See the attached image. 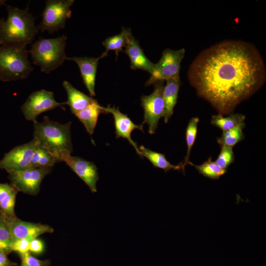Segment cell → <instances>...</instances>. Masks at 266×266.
<instances>
[{"label": "cell", "mask_w": 266, "mask_h": 266, "mask_svg": "<svg viewBox=\"0 0 266 266\" xmlns=\"http://www.w3.org/2000/svg\"><path fill=\"white\" fill-rule=\"evenodd\" d=\"M65 104V102L55 100L52 92L42 89L32 93L21 106V110L27 120L34 123L40 114Z\"/></svg>", "instance_id": "cell-9"}, {"label": "cell", "mask_w": 266, "mask_h": 266, "mask_svg": "<svg viewBox=\"0 0 266 266\" xmlns=\"http://www.w3.org/2000/svg\"><path fill=\"white\" fill-rule=\"evenodd\" d=\"M4 21V18H1L0 19V26H1V24L3 23V22Z\"/></svg>", "instance_id": "cell-36"}, {"label": "cell", "mask_w": 266, "mask_h": 266, "mask_svg": "<svg viewBox=\"0 0 266 266\" xmlns=\"http://www.w3.org/2000/svg\"><path fill=\"white\" fill-rule=\"evenodd\" d=\"M188 164L194 166L198 172L211 179H218L224 175L226 170L222 169L215 162H213L211 157H209L206 161L200 165H196L189 161Z\"/></svg>", "instance_id": "cell-25"}, {"label": "cell", "mask_w": 266, "mask_h": 266, "mask_svg": "<svg viewBox=\"0 0 266 266\" xmlns=\"http://www.w3.org/2000/svg\"><path fill=\"white\" fill-rule=\"evenodd\" d=\"M166 81V83L164 87L163 92V117L165 123L168 121L173 114L174 108L177 102L178 92L181 85L179 75Z\"/></svg>", "instance_id": "cell-17"}, {"label": "cell", "mask_w": 266, "mask_h": 266, "mask_svg": "<svg viewBox=\"0 0 266 266\" xmlns=\"http://www.w3.org/2000/svg\"><path fill=\"white\" fill-rule=\"evenodd\" d=\"M105 113L112 114L114 120V125L116 138L122 137L127 139L135 150L137 154L141 157L137 144L132 139L131 133L135 129L139 130L143 132V125L134 124L127 114L122 113L118 107L114 106L111 107L108 105L107 107H103Z\"/></svg>", "instance_id": "cell-14"}, {"label": "cell", "mask_w": 266, "mask_h": 266, "mask_svg": "<svg viewBox=\"0 0 266 266\" xmlns=\"http://www.w3.org/2000/svg\"><path fill=\"white\" fill-rule=\"evenodd\" d=\"M185 49H165L161 59L155 64L151 76L145 86H149L159 81L167 80L179 75L181 63L185 54Z\"/></svg>", "instance_id": "cell-7"}, {"label": "cell", "mask_w": 266, "mask_h": 266, "mask_svg": "<svg viewBox=\"0 0 266 266\" xmlns=\"http://www.w3.org/2000/svg\"><path fill=\"white\" fill-rule=\"evenodd\" d=\"M198 117H192L189 121L186 130V141L187 144V153L182 163L183 171L185 172L186 166L189 161V157L192 148L195 143L197 132L198 125L199 122Z\"/></svg>", "instance_id": "cell-26"}, {"label": "cell", "mask_w": 266, "mask_h": 266, "mask_svg": "<svg viewBox=\"0 0 266 266\" xmlns=\"http://www.w3.org/2000/svg\"><path fill=\"white\" fill-rule=\"evenodd\" d=\"M101 113H105L103 106L97 100L85 108L74 114L84 126L87 132L90 135L94 132L98 118Z\"/></svg>", "instance_id": "cell-19"}, {"label": "cell", "mask_w": 266, "mask_h": 266, "mask_svg": "<svg viewBox=\"0 0 266 266\" xmlns=\"http://www.w3.org/2000/svg\"><path fill=\"white\" fill-rule=\"evenodd\" d=\"M4 217L13 242L23 238L33 239L42 234L51 233L54 231L53 229L47 225L23 221L17 217L13 218Z\"/></svg>", "instance_id": "cell-13"}, {"label": "cell", "mask_w": 266, "mask_h": 266, "mask_svg": "<svg viewBox=\"0 0 266 266\" xmlns=\"http://www.w3.org/2000/svg\"><path fill=\"white\" fill-rule=\"evenodd\" d=\"M32 239L23 238L14 241L12 246V251L16 252L18 254L29 252L30 244Z\"/></svg>", "instance_id": "cell-31"}, {"label": "cell", "mask_w": 266, "mask_h": 266, "mask_svg": "<svg viewBox=\"0 0 266 266\" xmlns=\"http://www.w3.org/2000/svg\"><path fill=\"white\" fill-rule=\"evenodd\" d=\"M7 17L0 26V45L27 46L33 40L38 30L28 6L21 9L5 5Z\"/></svg>", "instance_id": "cell-2"}, {"label": "cell", "mask_w": 266, "mask_h": 266, "mask_svg": "<svg viewBox=\"0 0 266 266\" xmlns=\"http://www.w3.org/2000/svg\"><path fill=\"white\" fill-rule=\"evenodd\" d=\"M13 240L3 214L0 212V251L6 255L11 252Z\"/></svg>", "instance_id": "cell-27"}, {"label": "cell", "mask_w": 266, "mask_h": 266, "mask_svg": "<svg viewBox=\"0 0 266 266\" xmlns=\"http://www.w3.org/2000/svg\"><path fill=\"white\" fill-rule=\"evenodd\" d=\"M5 1H6L5 0H0V7L3 5H5Z\"/></svg>", "instance_id": "cell-35"}, {"label": "cell", "mask_w": 266, "mask_h": 266, "mask_svg": "<svg viewBox=\"0 0 266 266\" xmlns=\"http://www.w3.org/2000/svg\"><path fill=\"white\" fill-rule=\"evenodd\" d=\"M107 55L103 52L100 56L94 57H67V60L74 62L79 67L83 82L91 97H95L96 77L99 61Z\"/></svg>", "instance_id": "cell-15"}, {"label": "cell", "mask_w": 266, "mask_h": 266, "mask_svg": "<svg viewBox=\"0 0 266 266\" xmlns=\"http://www.w3.org/2000/svg\"><path fill=\"white\" fill-rule=\"evenodd\" d=\"M18 254L21 259L20 266H49L51 263L49 260H40L36 258L29 251Z\"/></svg>", "instance_id": "cell-30"}, {"label": "cell", "mask_w": 266, "mask_h": 266, "mask_svg": "<svg viewBox=\"0 0 266 266\" xmlns=\"http://www.w3.org/2000/svg\"><path fill=\"white\" fill-rule=\"evenodd\" d=\"M14 187L7 183H0V202L6 197Z\"/></svg>", "instance_id": "cell-33"}, {"label": "cell", "mask_w": 266, "mask_h": 266, "mask_svg": "<svg viewBox=\"0 0 266 266\" xmlns=\"http://www.w3.org/2000/svg\"><path fill=\"white\" fill-rule=\"evenodd\" d=\"M66 39L65 34L53 38L39 37L28 50L33 63L40 67L41 72L46 73L57 68L67 57L65 52Z\"/></svg>", "instance_id": "cell-4"}, {"label": "cell", "mask_w": 266, "mask_h": 266, "mask_svg": "<svg viewBox=\"0 0 266 266\" xmlns=\"http://www.w3.org/2000/svg\"><path fill=\"white\" fill-rule=\"evenodd\" d=\"M245 119V115L240 113L232 112L226 117L218 114L212 116L211 124L224 132L234 128L241 123L244 122Z\"/></svg>", "instance_id": "cell-21"}, {"label": "cell", "mask_w": 266, "mask_h": 266, "mask_svg": "<svg viewBox=\"0 0 266 266\" xmlns=\"http://www.w3.org/2000/svg\"><path fill=\"white\" fill-rule=\"evenodd\" d=\"M61 162H64L88 186L92 193L97 192V182L99 180L98 168L93 163L81 157L70 154L63 155Z\"/></svg>", "instance_id": "cell-12"}, {"label": "cell", "mask_w": 266, "mask_h": 266, "mask_svg": "<svg viewBox=\"0 0 266 266\" xmlns=\"http://www.w3.org/2000/svg\"><path fill=\"white\" fill-rule=\"evenodd\" d=\"M37 146L33 139L30 142L17 146L0 160V169L8 173L31 168V162Z\"/></svg>", "instance_id": "cell-11"}, {"label": "cell", "mask_w": 266, "mask_h": 266, "mask_svg": "<svg viewBox=\"0 0 266 266\" xmlns=\"http://www.w3.org/2000/svg\"><path fill=\"white\" fill-rule=\"evenodd\" d=\"M245 126V123L242 122L231 129L223 132L222 135L217 138V143L221 146H227L233 147L244 139L243 129Z\"/></svg>", "instance_id": "cell-22"}, {"label": "cell", "mask_w": 266, "mask_h": 266, "mask_svg": "<svg viewBox=\"0 0 266 266\" xmlns=\"http://www.w3.org/2000/svg\"><path fill=\"white\" fill-rule=\"evenodd\" d=\"M124 53L129 58L130 67L132 69H141L151 74L155 64L151 62L145 55L139 42L131 32L128 36Z\"/></svg>", "instance_id": "cell-16"}, {"label": "cell", "mask_w": 266, "mask_h": 266, "mask_svg": "<svg viewBox=\"0 0 266 266\" xmlns=\"http://www.w3.org/2000/svg\"><path fill=\"white\" fill-rule=\"evenodd\" d=\"M122 32L118 34L112 36L108 37L102 42V45L105 48L104 53L107 55L110 50L115 52L117 56L120 52L123 51V48L125 47L127 42L128 36L131 32L130 29L122 28Z\"/></svg>", "instance_id": "cell-23"}, {"label": "cell", "mask_w": 266, "mask_h": 266, "mask_svg": "<svg viewBox=\"0 0 266 266\" xmlns=\"http://www.w3.org/2000/svg\"><path fill=\"white\" fill-rule=\"evenodd\" d=\"M188 77L199 96L219 114L227 115L263 85L266 68L252 44L227 40L200 53L189 66Z\"/></svg>", "instance_id": "cell-1"}, {"label": "cell", "mask_w": 266, "mask_h": 266, "mask_svg": "<svg viewBox=\"0 0 266 266\" xmlns=\"http://www.w3.org/2000/svg\"><path fill=\"white\" fill-rule=\"evenodd\" d=\"M44 245L43 241L39 239L35 238L30 242L29 252L35 254H39L43 252Z\"/></svg>", "instance_id": "cell-32"}, {"label": "cell", "mask_w": 266, "mask_h": 266, "mask_svg": "<svg viewBox=\"0 0 266 266\" xmlns=\"http://www.w3.org/2000/svg\"><path fill=\"white\" fill-rule=\"evenodd\" d=\"M26 46H0V80L3 82L26 78L33 70Z\"/></svg>", "instance_id": "cell-5"}, {"label": "cell", "mask_w": 266, "mask_h": 266, "mask_svg": "<svg viewBox=\"0 0 266 266\" xmlns=\"http://www.w3.org/2000/svg\"><path fill=\"white\" fill-rule=\"evenodd\" d=\"M52 167L29 168L27 169L12 171L8 178L11 185L18 191L29 195H36L43 178L50 173Z\"/></svg>", "instance_id": "cell-10"}, {"label": "cell", "mask_w": 266, "mask_h": 266, "mask_svg": "<svg viewBox=\"0 0 266 266\" xmlns=\"http://www.w3.org/2000/svg\"><path fill=\"white\" fill-rule=\"evenodd\" d=\"M73 0H48L41 15L42 20L37 26L42 32L52 34L64 28L66 21L71 15L70 7Z\"/></svg>", "instance_id": "cell-6"}, {"label": "cell", "mask_w": 266, "mask_h": 266, "mask_svg": "<svg viewBox=\"0 0 266 266\" xmlns=\"http://www.w3.org/2000/svg\"><path fill=\"white\" fill-rule=\"evenodd\" d=\"M71 122L60 124L44 116L41 122L33 123V139L37 145L45 149L61 162L62 157L70 154L72 145L70 136Z\"/></svg>", "instance_id": "cell-3"}, {"label": "cell", "mask_w": 266, "mask_h": 266, "mask_svg": "<svg viewBox=\"0 0 266 266\" xmlns=\"http://www.w3.org/2000/svg\"><path fill=\"white\" fill-rule=\"evenodd\" d=\"M164 81L154 83V90L149 96L141 97V105L144 111V119L142 123L148 125V133L154 134L158 127L159 120L163 117L164 102L163 92Z\"/></svg>", "instance_id": "cell-8"}, {"label": "cell", "mask_w": 266, "mask_h": 266, "mask_svg": "<svg viewBox=\"0 0 266 266\" xmlns=\"http://www.w3.org/2000/svg\"><path fill=\"white\" fill-rule=\"evenodd\" d=\"M138 148L141 157L146 158L154 167L162 169L165 172L171 169L182 170L183 172H184L182 166L183 162L177 165H173L167 160L163 154L151 150L143 145L140 146Z\"/></svg>", "instance_id": "cell-20"}, {"label": "cell", "mask_w": 266, "mask_h": 266, "mask_svg": "<svg viewBox=\"0 0 266 266\" xmlns=\"http://www.w3.org/2000/svg\"><path fill=\"white\" fill-rule=\"evenodd\" d=\"M63 85L66 92L67 100L66 105L69 106L71 113L75 114L96 100L74 88L69 82L64 81Z\"/></svg>", "instance_id": "cell-18"}, {"label": "cell", "mask_w": 266, "mask_h": 266, "mask_svg": "<svg viewBox=\"0 0 266 266\" xmlns=\"http://www.w3.org/2000/svg\"><path fill=\"white\" fill-rule=\"evenodd\" d=\"M18 192L14 187L13 189L0 202V212L6 217L10 218L16 217L14 211V205L16 196Z\"/></svg>", "instance_id": "cell-28"}, {"label": "cell", "mask_w": 266, "mask_h": 266, "mask_svg": "<svg viewBox=\"0 0 266 266\" xmlns=\"http://www.w3.org/2000/svg\"><path fill=\"white\" fill-rule=\"evenodd\" d=\"M57 162H59L57 158L37 144L31 160V168L52 167Z\"/></svg>", "instance_id": "cell-24"}, {"label": "cell", "mask_w": 266, "mask_h": 266, "mask_svg": "<svg viewBox=\"0 0 266 266\" xmlns=\"http://www.w3.org/2000/svg\"><path fill=\"white\" fill-rule=\"evenodd\" d=\"M234 159L233 147L221 146V151L215 162L222 169L227 170Z\"/></svg>", "instance_id": "cell-29"}, {"label": "cell", "mask_w": 266, "mask_h": 266, "mask_svg": "<svg viewBox=\"0 0 266 266\" xmlns=\"http://www.w3.org/2000/svg\"><path fill=\"white\" fill-rule=\"evenodd\" d=\"M7 255L0 251V266H16V263L11 261L7 257Z\"/></svg>", "instance_id": "cell-34"}]
</instances>
